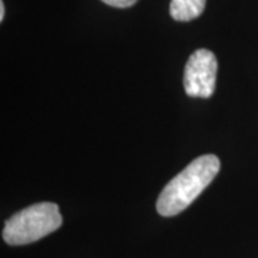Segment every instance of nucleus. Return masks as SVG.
Instances as JSON below:
<instances>
[{
  "instance_id": "obj_1",
  "label": "nucleus",
  "mask_w": 258,
  "mask_h": 258,
  "mask_svg": "<svg viewBox=\"0 0 258 258\" xmlns=\"http://www.w3.org/2000/svg\"><path fill=\"white\" fill-rule=\"evenodd\" d=\"M221 162L215 155H203L175 175L159 194L157 211L162 217H174L186 210L203 194L220 172Z\"/></svg>"
},
{
  "instance_id": "obj_2",
  "label": "nucleus",
  "mask_w": 258,
  "mask_h": 258,
  "mask_svg": "<svg viewBox=\"0 0 258 258\" xmlns=\"http://www.w3.org/2000/svg\"><path fill=\"white\" fill-rule=\"evenodd\" d=\"M62 214L53 203L33 204L12 215L5 224L3 240L9 245H26L45 238L62 225Z\"/></svg>"
},
{
  "instance_id": "obj_3",
  "label": "nucleus",
  "mask_w": 258,
  "mask_h": 258,
  "mask_svg": "<svg viewBox=\"0 0 258 258\" xmlns=\"http://www.w3.org/2000/svg\"><path fill=\"white\" fill-rule=\"evenodd\" d=\"M217 57L208 49H198L189 56L184 71V89L188 96L210 98L215 91Z\"/></svg>"
},
{
  "instance_id": "obj_4",
  "label": "nucleus",
  "mask_w": 258,
  "mask_h": 258,
  "mask_svg": "<svg viewBox=\"0 0 258 258\" xmlns=\"http://www.w3.org/2000/svg\"><path fill=\"white\" fill-rule=\"evenodd\" d=\"M205 3L207 0H171L169 13L178 22H189L203 15Z\"/></svg>"
},
{
  "instance_id": "obj_5",
  "label": "nucleus",
  "mask_w": 258,
  "mask_h": 258,
  "mask_svg": "<svg viewBox=\"0 0 258 258\" xmlns=\"http://www.w3.org/2000/svg\"><path fill=\"white\" fill-rule=\"evenodd\" d=\"M103 3L109 5L112 8H120V9H126L134 6L138 0H102Z\"/></svg>"
},
{
  "instance_id": "obj_6",
  "label": "nucleus",
  "mask_w": 258,
  "mask_h": 258,
  "mask_svg": "<svg viewBox=\"0 0 258 258\" xmlns=\"http://www.w3.org/2000/svg\"><path fill=\"white\" fill-rule=\"evenodd\" d=\"M3 19H5V3L3 0H0V20L3 22Z\"/></svg>"
}]
</instances>
